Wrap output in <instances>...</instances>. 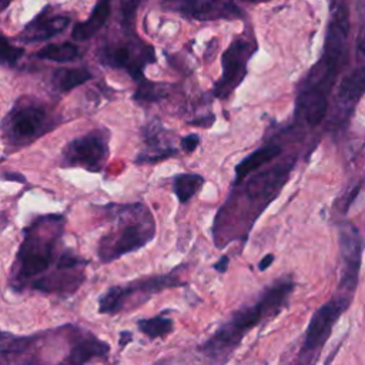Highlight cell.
<instances>
[{"label": "cell", "instance_id": "cell-1", "mask_svg": "<svg viewBox=\"0 0 365 365\" xmlns=\"http://www.w3.org/2000/svg\"><path fill=\"white\" fill-rule=\"evenodd\" d=\"M295 163L294 157L287 158L268 168H259L232 185L214 218L212 237L217 248L225 247L234 240H247L258 217L288 182Z\"/></svg>", "mask_w": 365, "mask_h": 365}, {"label": "cell", "instance_id": "cell-2", "mask_svg": "<svg viewBox=\"0 0 365 365\" xmlns=\"http://www.w3.org/2000/svg\"><path fill=\"white\" fill-rule=\"evenodd\" d=\"M348 33V9L344 4H338L327 27L324 53L311 68L297 100L298 114L311 127L319 125L327 115L328 98L342 64Z\"/></svg>", "mask_w": 365, "mask_h": 365}, {"label": "cell", "instance_id": "cell-3", "mask_svg": "<svg viewBox=\"0 0 365 365\" xmlns=\"http://www.w3.org/2000/svg\"><path fill=\"white\" fill-rule=\"evenodd\" d=\"M294 291L292 278H278L258 298L237 309L200 346L198 352L210 365H222L257 325L278 315L289 302Z\"/></svg>", "mask_w": 365, "mask_h": 365}, {"label": "cell", "instance_id": "cell-4", "mask_svg": "<svg viewBox=\"0 0 365 365\" xmlns=\"http://www.w3.org/2000/svg\"><path fill=\"white\" fill-rule=\"evenodd\" d=\"M111 214L114 225L101 237L97 248L98 259L103 264L141 250L155 237V220L143 202L114 205Z\"/></svg>", "mask_w": 365, "mask_h": 365}, {"label": "cell", "instance_id": "cell-5", "mask_svg": "<svg viewBox=\"0 0 365 365\" xmlns=\"http://www.w3.org/2000/svg\"><path fill=\"white\" fill-rule=\"evenodd\" d=\"M61 215H43L36 218L24 231L13 264V282L24 285L40 278L57 257V244L63 231Z\"/></svg>", "mask_w": 365, "mask_h": 365}, {"label": "cell", "instance_id": "cell-6", "mask_svg": "<svg viewBox=\"0 0 365 365\" xmlns=\"http://www.w3.org/2000/svg\"><path fill=\"white\" fill-rule=\"evenodd\" d=\"M185 282L178 275L177 269L167 274H158L151 277L138 278L121 285L110 287L98 299V312L114 315L121 311L131 309L154 294H158L168 288L182 287Z\"/></svg>", "mask_w": 365, "mask_h": 365}, {"label": "cell", "instance_id": "cell-7", "mask_svg": "<svg viewBox=\"0 0 365 365\" xmlns=\"http://www.w3.org/2000/svg\"><path fill=\"white\" fill-rule=\"evenodd\" d=\"M352 298L335 294L327 302H324L311 317L307 329L304 332L301 359L307 365L312 364V359L321 352L322 346L328 341L334 325L339 321L342 314L349 308Z\"/></svg>", "mask_w": 365, "mask_h": 365}, {"label": "cell", "instance_id": "cell-8", "mask_svg": "<svg viewBox=\"0 0 365 365\" xmlns=\"http://www.w3.org/2000/svg\"><path fill=\"white\" fill-rule=\"evenodd\" d=\"M364 247L365 241L359 230L351 222H344L338 231L339 281L336 294L349 298L354 297L358 287Z\"/></svg>", "mask_w": 365, "mask_h": 365}, {"label": "cell", "instance_id": "cell-9", "mask_svg": "<svg viewBox=\"0 0 365 365\" xmlns=\"http://www.w3.org/2000/svg\"><path fill=\"white\" fill-rule=\"evenodd\" d=\"M108 153V133L106 130H94L68 141L61 151L60 164L98 173L106 165Z\"/></svg>", "mask_w": 365, "mask_h": 365}, {"label": "cell", "instance_id": "cell-10", "mask_svg": "<svg viewBox=\"0 0 365 365\" xmlns=\"http://www.w3.org/2000/svg\"><path fill=\"white\" fill-rule=\"evenodd\" d=\"M47 130V114L37 106H21L7 114L3 133L10 144L21 145L40 137Z\"/></svg>", "mask_w": 365, "mask_h": 365}, {"label": "cell", "instance_id": "cell-11", "mask_svg": "<svg viewBox=\"0 0 365 365\" xmlns=\"http://www.w3.org/2000/svg\"><path fill=\"white\" fill-rule=\"evenodd\" d=\"M254 47L244 40H235L222 54V76L215 84L214 93L218 97H227L244 78L247 61Z\"/></svg>", "mask_w": 365, "mask_h": 365}, {"label": "cell", "instance_id": "cell-12", "mask_svg": "<svg viewBox=\"0 0 365 365\" xmlns=\"http://www.w3.org/2000/svg\"><path fill=\"white\" fill-rule=\"evenodd\" d=\"M154 57L153 50L147 47L144 51L140 54H134L130 44H117L111 47H106L100 53V60L101 63L115 67V68H127L131 76L135 78L141 77V71L145 63L151 61Z\"/></svg>", "mask_w": 365, "mask_h": 365}, {"label": "cell", "instance_id": "cell-13", "mask_svg": "<svg viewBox=\"0 0 365 365\" xmlns=\"http://www.w3.org/2000/svg\"><path fill=\"white\" fill-rule=\"evenodd\" d=\"M181 11L197 20L227 19L238 14V9L231 0H184Z\"/></svg>", "mask_w": 365, "mask_h": 365}, {"label": "cell", "instance_id": "cell-14", "mask_svg": "<svg viewBox=\"0 0 365 365\" xmlns=\"http://www.w3.org/2000/svg\"><path fill=\"white\" fill-rule=\"evenodd\" d=\"M84 281V275L77 272V269H57L56 272L40 277L34 282H31V287L41 292L48 294H70L74 292Z\"/></svg>", "mask_w": 365, "mask_h": 365}, {"label": "cell", "instance_id": "cell-15", "mask_svg": "<svg viewBox=\"0 0 365 365\" xmlns=\"http://www.w3.org/2000/svg\"><path fill=\"white\" fill-rule=\"evenodd\" d=\"M110 352V345L96 335L78 336L73 344L68 356L58 365H86L93 358H104Z\"/></svg>", "mask_w": 365, "mask_h": 365}, {"label": "cell", "instance_id": "cell-16", "mask_svg": "<svg viewBox=\"0 0 365 365\" xmlns=\"http://www.w3.org/2000/svg\"><path fill=\"white\" fill-rule=\"evenodd\" d=\"M282 153V148L277 144H268L264 145L255 151H252L251 154H248L247 157H244L234 168V184L241 182L245 177H248L250 174L258 171L259 168H262L264 165L272 163L277 157H279Z\"/></svg>", "mask_w": 365, "mask_h": 365}, {"label": "cell", "instance_id": "cell-17", "mask_svg": "<svg viewBox=\"0 0 365 365\" xmlns=\"http://www.w3.org/2000/svg\"><path fill=\"white\" fill-rule=\"evenodd\" d=\"M70 23V19L66 16H53V17H38L33 20L20 36V40L33 43L47 40L58 33H61Z\"/></svg>", "mask_w": 365, "mask_h": 365}, {"label": "cell", "instance_id": "cell-18", "mask_svg": "<svg viewBox=\"0 0 365 365\" xmlns=\"http://www.w3.org/2000/svg\"><path fill=\"white\" fill-rule=\"evenodd\" d=\"M110 3L111 0H97L90 17L73 29V37L78 41L91 38L106 24L110 16Z\"/></svg>", "mask_w": 365, "mask_h": 365}, {"label": "cell", "instance_id": "cell-19", "mask_svg": "<svg viewBox=\"0 0 365 365\" xmlns=\"http://www.w3.org/2000/svg\"><path fill=\"white\" fill-rule=\"evenodd\" d=\"M336 91L338 101L344 106L358 101L365 94V67H358L345 76Z\"/></svg>", "mask_w": 365, "mask_h": 365}, {"label": "cell", "instance_id": "cell-20", "mask_svg": "<svg viewBox=\"0 0 365 365\" xmlns=\"http://www.w3.org/2000/svg\"><path fill=\"white\" fill-rule=\"evenodd\" d=\"M205 180L195 173H181L173 177V192L180 204L188 202L197 192L201 191Z\"/></svg>", "mask_w": 365, "mask_h": 365}, {"label": "cell", "instance_id": "cell-21", "mask_svg": "<svg viewBox=\"0 0 365 365\" xmlns=\"http://www.w3.org/2000/svg\"><path fill=\"white\" fill-rule=\"evenodd\" d=\"M137 328L147 338L158 339V338H165L168 334L174 331V321L170 317L160 314L151 318L138 319Z\"/></svg>", "mask_w": 365, "mask_h": 365}, {"label": "cell", "instance_id": "cell-22", "mask_svg": "<svg viewBox=\"0 0 365 365\" xmlns=\"http://www.w3.org/2000/svg\"><path fill=\"white\" fill-rule=\"evenodd\" d=\"M78 54L80 51L77 46H74L73 43H57V44H48L43 47L36 53V57L64 63V61L76 60Z\"/></svg>", "mask_w": 365, "mask_h": 365}, {"label": "cell", "instance_id": "cell-23", "mask_svg": "<svg viewBox=\"0 0 365 365\" xmlns=\"http://www.w3.org/2000/svg\"><path fill=\"white\" fill-rule=\"evenodd\" d=\"M91 78V73L86 68H63L54 76L56 86L60 91H70Z\"/></svg>", "mask_w": 365, "mask_h": 365}, {"label": "cell", "instance_id": "cell-24", "mask_svg": "<svg viewBox=\"0 0 365 365\" xmlns=\"http://www.w3.org/2000/svg\"><path fill=\"white\" fill-rule=\"evenodd\" d=\"M163 96H164V90L161 88V86L154 83H143L138 87L134 98L140 101H155Z\"/></svg>", "mask_w": 365, "mask_h": 365}, {"label": "cell", "instance_id": "cell-25", "mask_svg": "<svg viewBox=\"0 0 365 365\" xmlns=\"http://www.w3.org/2000/svg\"><path fill=\"white\" fill-rule=\"evenodd\" d=\"M23 54L20 47L11 46L4 37L0 36V63L1 64H14Z\"/></svg>", "mask_w": 365, "mask_h": 365}, {"label": "cell", "instance_id": "cell-26", "mask_svg": "<svg viewBox=\"0 0 365 365\" xmlns=\"http://www.w3.org/2000/svg\"><path fill=\"white\" fill-rule=\"evenodd\" d=\"M143 0H121V17L124 24H133L135 11Z\"/></svg>", "mask_w": 365, "mask_h": 365}, {"label": "cell", "instance_id": "cell-27", "mask_svg": "<svg viewBox=\"0 0 365 365\" xmlns=\"http://www.w3.org/2000/svg\"><path fill=\"white\" fill-rule=\"evenodd\" d=\"M200 144V137L198 134H188V135H184L181 138V148L185 151V153H192Z\"/></svg>", "mask_w": 365, "mask_h": 365}, {"label": "cell", "instance_id": "cell-28", "mask_svg": "<svg viewBox=\"0 0 365 365\" xmlns=\"http://www.w3.org/2000/svg\"><path fill=\"white\" fill-rule=\"evenodd\" d=\"M228 264H230V257H228V255H222V257H220V259L212 265V268H214L217 272L222 274V272L227 271Z\"/></svg>", "mask_w": 365, "mask_h": 365}, {"label": "cell", "instance_id": "cell-29", "mask_svg": "<svg viewBox=\"0 0 365 365\" xmlns=\"http://www.w3.org/2000/svg\"><path fill=\"white\" fill-rule=\"evenodd\" d=\"M274 259H275L274 254H265V255L259 259V262H258V269H259V271H265L267 268H269V267L274 264Z\"/></svg>", "mask_w": 365, "mask_h": 365}, {"label": "cell", "instance_id": "cell-30", "mask_svg": "<svg viewBox=\"0 0 365 365\" xmlns=\"http://www.w3.org/2000/svg\"><path fill=\"white\" fill-rule=\"evenodd\" d=\"M358 51H359L362 56H365V33H364V36L358 40Z\"/></svg>", "mask_w": 365, "mask_h": 365}, {"label": "cell", "instance_id": "cell-31", "mask_svg": "<svg viewBox=\"0 0 365 365\" xmlns=\"http://www.w3.org/2000/svg\"><path fill=\"white\" fill-rule=\"evenodd\" d=\"M7 1H9V0H0V11H1V10L6 7Z\"/></svg>", "mask_w": 365, "mask_h": 365}, {"label": "cell", "instance_id": "cell-32", "mask_svg": "<svg viewBox=\"0 0 365 365\" xmlns=\"http://www.w3.org/2000/svg\"><path fill=\"white\" fill-rule=\"evenodd\" d=\"M248 1H258V0H248Z\"/></svg>", "mask_w": 365, "mask_h": 365}, {"label": "cell", "instance_id": "cell-33", "mask_svg": "<svg viewBox=\"0 0 365 365\" xmlns=\"http://www.w3.org/2000/svg\"><path fill=\"white\" fill-rule=\"evenodd\" d=\"M161 364H163V362H158V364H155V365H161Z\"/></svg>", "mask_w": 365, "mask_h": 365}]
</instances>
